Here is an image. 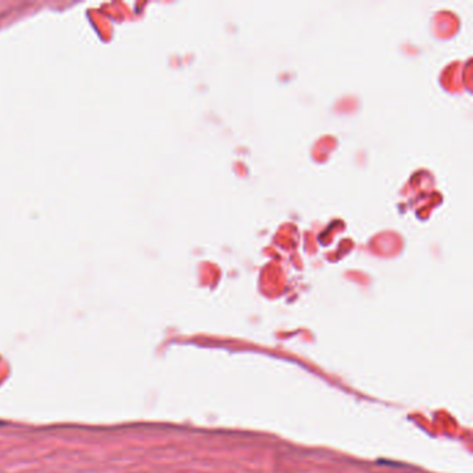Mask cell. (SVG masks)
I'll return each instance as SVG.
<instances>
[]
</instances>
